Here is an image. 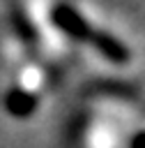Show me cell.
I'll return each instance as SVG.
<instances>
[{"label": "cell", "instance_id": "1", "mask_svg": "<svg viewBox=\"0 0 145 148\" xmlns=\"http://www.w3.org/2000/svg\"><path fill=\"white\" fill-rule=\"evenodd\" d=\"M51 23L60 32H64L67 37H71L76 42H87L90 35H92V30H94L90 25V21L78 9H74L71 5H67V2L53 5V9H51Z\"/></svg>", "mask_w": 145, "mask_h": 148}, {"label": "cell", "instance_id": "2", "mask_svg": "<svg viewBox=\"0 0 145 148\" xmlns=\"http://www.w3.org/2000/svg\"><path fill=\"white\" fill-rule=\"evenodd\" d=\"M87 44H92L94 51H97L99 56H104L108 62H113V65H127V62L131 60L129 46H127L124 42H120L115 35L106 32V30H92Z\"/></svg>", "mask_w": 145, "mask_h": 148}, {"label": "cell", "instance_id": "3", "mask_svg": "<svg viewBox=\"0 0 145 148\" xmlns=\"http://www.w3.org/2000/svg\"><path fill=\"white\" fill-rule=\"evenodd\" d=\"M37 106H39V97L32 90L14 86L5 95V111L14 118H30L37 111Z\"/></svg>", "mask_w": 145, "mask_h": 148}, {"label": "cell", "instance_id": "4", "mask_svg": "<svg viewBox=\"0 0 145 148\" xmlns=\"http://www.w3.org/2000/svg\"><path fill=\"white\" fill-rule=\"evenodd\" d=\"M14 28H16V32H18L25 42H32V39L37 37L35 25H32V23H30V18L25 16V12H21V9H16V12H14Z\"/></svg>", "mask_w": 145, "mask_h": 148}, {"label": "cell", "instance_id": "5", "mask_svg": "<svg viewBox=\"0 0 145 148\" xmlns=\"http://www.w3.org/2000/svg\"><path fill=\"white\" fill-rule=\"evenodd\" d=\"M129 146H131V148H145V130H140V132H136Z\"/></svg>", "mask_w": 145, "mask_h": 148}]
</instances>
